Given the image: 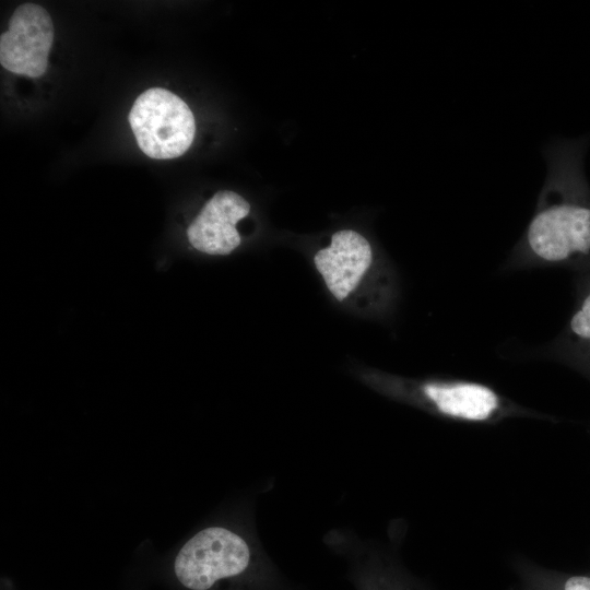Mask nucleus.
<instances>
[{
  "label": "nucleus",
  "instance_id": "1",
  "mask_svg": "<svg viewBox=\"0 0 590 590\" xmlns=\"http://www.w3.org/2000/svg\"><path fill=\"white\" fill-rule=\"evenodd\" d=\"M172 573L185 590H282L247 539L227 526H209L176 552Z\"/></svg>",
  "mask_w": 590,
  "mask_h": 590
},
{
  "label": "nucleus",
  "instance_id": "2",
  "mask_svg": "<svg viewBox=\"0 0 590 590\" xmlns=\"http://www.w3.org/2000/svg\"><path fill=\"white\" fill-rule=\"evenodd\" d=\"M544 155L548 174L510 257L515 267L558 263L590 252V206L570 200L557 152L548 149Z\"/></svg>",
  "mask_w": 590,
  "mask_h": 590
},
{
  "label": "nucleus",
  "instance_id": "3",
  "mask_svg": "<svg viewBox=\"0 0 590 590\" xmlns=\"http://www.w3.org/2000/svg\"><path fill=\"white\" fill-rule=\"evenodd\" d=\"M387 387L389 391L455 421L494 424L512 417L542 418V414L481 382L461 379L390 380Z\"/></svg>",
  "mask_w": 590,
  "mask_h": 590
},
{
  "label": "nucleus",
  "instance_id": "4",
  "mask_svg": "<svg viewBox=\"0 0 590 590\" xmlns=\"http://www.w3.org/2000/svg\"><path fill=\"white\" fill-rule=\"evenodd\" d=\"M128 119L141 151L155 160L182 155L190 148L196 133L194 117L188 105L176 94L161 87L141 93Z\"/></svg>",
  "mask_w": 590,
  "mask_h": 590
},
{
  "label": "nucleus",
  "instance_id": "5",
  "mask_svg": "<svg viewBox=\"0 0 590 590\" xmlns=\"http://www.w3.org/2000/svg\"><path fill=\"white\" fill-rule=\"evenodd\" d=\"M54 35L51 17L42 5H19L11 15L8 31L0 36L1 66L15 74L42 76L48 68Z\"/></svg>",
  "mask_w": 590,
  "mask_h": 590
},
{
  "label": "nucleus",
  "instance_id": "6",
  "mask_svg": "<svg viewBox=\"0 0 590 590\" xmlns=\"http://www.w3.org/2000/svg\"><path fill=\"white\" fill-rule=\"evenodd\" d=\"M314 263L332 296L343 302L370 271L374 251L363 235L343 229L331 236L328 247L316 252Z\"/></svg>",
  "mask_w": 590,
  "mask_h": 590
},
{
  "label": "nucleus",
  "instance_id": "7",
  "mask_svg": "<svg viewBox=\"0 0 590 590\" xmlns=\"http://www.w3.org/2000/svg\"><path fill=\"white\" fill-rule=\"evenodd\" d=\"M249 211V203L238 193L217 191L188 227L189 243L208 255L231 253L241 240L235 226Z\"/></svg>",
  "mask_w": 590,
  "mask_h": 590
},
{
  "label": "nucleus",
  "instance_id": "8",
  "mask_svg": "<svg viewBox=\"0 0 590 590\" xmlns=\"http://www.w3.org/2000/svg\"><path fill=\"white\" fill-rule=\"evenodd\" d=\"M516 570L522 590H590L589 574H570L519 559Z\"/></svg>",
  "mask_w": 590,
  "mask_h": 590
},
{
  "label": "nucleus",
  "instance_id": "9",
  "mask_svg": "<svg viewBox=\"0 0 590 590\" xmlns=\"http://www.w3.org/2000/svg\"><path fill=\"white\" fill-rule=\"evenodd\" d=\"M355 576L359 590H424L399 568L384 560L359 566Z\"/></svg>",
  "mask_w": 590,
  "mask_h": 590
},
{
  "label": "nucleus",
  "instance_id": "10",
  "mask_svg": "<svg viewBox=\"0 0 590 590\" xmlns=\"http://www.w3.org/2000/svg\"><path fill=\"white\" fill-rule=\"evenodd\" d=\"M570 331L577 339L590 343V294L583 299L581 307L573 316Z\"/></svg>",
  "mask_w": 590,
  "mask_h": 590
}]
</instances>
